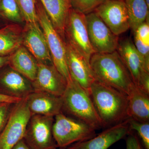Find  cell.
I'll list each match as a JSON object with an SVG mask.
<instances>
[{"label": "cell", "instance_id": "cell-11", "mask_svg": "<svg viewBox=\"0 0 149 149\" xmlns=\"http://www.w3.org/2000/svg\"><path fill=\"white\" fill-rule=\"evenodd\" d=\"M94 12L116 36L130 29L128 12L124 1L106 0Z\"/></svg>", "mask_w": 149, "mask_h": 149}, {"label": "cell", "instance_id": "cell-23", "mask_svg": "<svg viewBox=\"0 0 149 149\" xmlns=\"http://www.w3.org/2000/svg\"><path fill=\"white\" fill-rule=\"evenodd\" d=\"M133 32L134 45L149 68V18L141 24Z\"/></svg>", "mask_w": 149, "mask_h": 149}, {"label": "cell", "instance_id": "cell-31", "mask_svg": "<svg viewBox=\"0 0 149 149\" xmlns=\"http://www.w3.org/2000/svg\"><path fill=\"white\" fill-rule=\"evenodd\" d=\"M12 149H31L25 143L24 139L19 142Z\"/></svg>", "mask_w": 149, "mask_h": 149}, {"label": "cell", "instance_id": "cell-25", "mask_svg": "<svg viewBox=\"0 0 149 149\" xmlns=\"http://www.w3.org/2000/svg\"><path fill=\"white\" fill-rule=\"evenodd\" d=\"M15 1L26 24H35L38 22L36 12V0Z\"/></svg>", "mask_w": 149, "mask_h": 149}, {"label": "cell", "instance_id": "cell-12", "mask_svg": "<svg viewBox=\"0 0 149 149\" xmlns=\"http://www.w3.org/2000/svg\"><path fill=\"white\" fill-rule=\"evenodd\" d=\"M32 83L35 91L46 92L61 97L68 82L53 64L38 62L37 75Z\"/></svg>", "mask_w": 149, "mask_h": 149}, {"label": "cell", "instance_id": "cell-17", "mask_svg": "<svg viewBox=\"0 0 149 149\" xmlns=\"http://www.w3.org/2000/svg\"><path fill=\"white\" fill-rule=\"evenodd\" d=\"M31 114L54 117L62 112V100L58 97L46 93L35 91L25 98Z\"/></svg>", "mask_w": 149, "mask_h": 149}, {"label": "cell", "instance_id": "cell-24", "mask_svg": "<svg viewBox=\"0 0 149 149\" xmlns=\"http://www.w3.org/2000/svg\"><path fill=\"white\" fill-rule=\"evenodd\" d=\"M0 16L14 22L24 20L15 0H0Z\"/></svg>", "mask_w": 149, "mask_h": 149}, {"label": "cell", "instance_id": "cell-6", "mask_svg": "<svg viewBox=\"0 0 149 149\" xmlns=\"http://www.w3.org/2000/svg\"><path fill=\"white\" fill-rule=\"evenodd\" d=\"M134 85L149 94V68L129 37L118 40L116 49Z\"/></svg>", "mask_w": 149, "mask_h": 149}, {"label": "cell", "instance_id": "cell-22", "mask_svg": "<svg viewBox=\"0 0 149 149\" xmlns=\"http://www.w3.org/2000/svg\"><path fill=\"white\" fill-rule=\"evenodd\" d=\"M129 20L130 29L134 32L149 18V8L145 0H124Z\"/></svg>", "mask_w": 149, "mask_h": 149}, {"label": "cell", "instance_id": "cell-9", "mask_svg": "<svg viewBox=\"0 0 149 149\" xmlns=\"http://www.w3.org/2000/svg\"><path fill=\"white\" fill-rule=\"evenodd\" d=\"M65 38L90 63L95 53L91 44L87 28L86 15L71 8L65 24Z\"/></svg>", "mask_w": 149, "mask_h": 149}, {"label": "cell", "instance_id": "cell-20", "mask_svg": "<svg viewBox=\"0 0 149 149\" xmlns=\"http://www.w3.org/2000/svg\"><path fill=\"white\" fill-rule=\"evenodd\" d=\"M11 68L33 82L36 78L38 62L24 47L20 46L10 56Z\"/></svg>", "mask_w": 149, "mask_h": 149}, {"label": "cell", "instance_id": "cell-32", "mask_svg": "<svg viewBox=\"0 0 149 149\" xmlns=\"http://www.w3.org/2000/svg\"><path fill=\"white\" fill-rule=\"evenodd\" d=\"M10 56H0V69L7 64L9 61Z\"/></svg>", "mask_w": 149, "mask_h": 149}, {"label": "cell", "instance_id": "cell-2", "mask_svg": "<svg viewBox=\"0 0 149 149\" xmlns=\"http://www.w3.org/2000/svg\"><path fill=\"white\" fill-rule=\"evenodd\" d=\"M90 64L95 80L128 95L134 85L131 75L117 51L94 53Z\"/></svg>", "mask_w": 149, "mask_h": 149}, {"label": "cell", "instance_id": "cell-10", "mask_svg": "<svg viewBox=\"0 0 149 149\" xmlns=\"http://www.w3.org/2000/svg\"><path fill=\"white\" fill-rule=\"evenodd\" d=\"M85 15L89 39L95 53H110L116 51L118 36L112 32L95 12Z\"/></svg>", "mask_w": 149, "mask_h": 149}, {"label": "cell", "instance_id": "cell-18", "mask_svg": "<svg viewBox=\"0 0 149 149\" xmlns=\"http://www.w3.org/2000/svg\"><path fill=\"white\" fill-rule=\"evenodd\" d=\"M127 96L128 118L139 122H149V94L134 85Z\"/></svg>", "mask_w": 149, "mask_h": 149}, {"label": "cell", "instance_id": "cell-8", "mask_svg": "<svg viewBox=\"0 0 149 149\" xmlns=\"http://www.w3.org/2000/svg\"><path fill=\"white\" fill-rule=\"evenodd\" d=\"M54 117L31 115L23 139L30 149H58L53 134Z\"/></svg>", "mask_w": 149, "mask_h": 149}, {"label": "cell", "instance_id": "cell-19", "mask_svg": "<svg viewBox=\"0 0 149 149\" xmlns=\"http://www.w3.org/2000/svg\"><path fill=\"white\" fill-rule=\"evenodd\" d=\"M54 27L65 39V27L71 8L70 0H39Z\"/></svg>", "mask_w": 149, "mask_h": 149}, {"label": "cell", "instance_id": "cell-13", "mask_svg": "<svg viewBox=\"0 0 149 149\" xmlns=\"http://www.w3.org/2000/svg\"><path fill=\"white\" fill-rule=\"evenodd\" d=\"M128 118L107 128L92 139L70 145L66 149H107L130 133Z\"/></svg>", "mask_w": 149, "mask_h": 149}, {"label": "cell", "instance_id": "cell-28", "mask_svg": "<svg viewBox=\"0 0 149 149\" xmlns=\"http://www.w3.org/2000/svg\"><path fill=\"white\" fill-rule=\"evenodd\" d=\"M15 104L0 102V134L5 127Z\"/></svg>", "mask_w": 149, "mask_h": 149}, {"label": "cell", "instance_id": "cell-33", "mask_svg": "<svg viewBox=\"0 0 149 149\" xmlns=\"http://www.w3.org/2000/svg\"><path fill=\"white\" fill-rule=\"evenodd\" d=\"M146 1V3L148 8H149V0H145Z\"/></svg>", "mask_w": 149, "mask_h": 149}, {"label": "cell", "instance_id": "cell-21", "mask_svg": "<svg viewBox=\"0 0 149 149\" xmlns=\"http://www.w3.org/2000/svg\"><path fill=\"white\" fill-rule=\"evenodd\" d=\"M22 43V35L17 26L8 25L0 29V56L13 53Z\"/></svg>", "mask_w": 149, "mask_h": 149}, {"label": "cell", "instance_id": "cell-29", "mask_svg": "<svg viewBox=\"0 0 149 149\" xmlns=\"http://www.w3.org/2000/svg\"><path fill=\"white\" fill-rule=\"evenodd\" d=\"M126 139V149H142L137 136L133 134H128Z\"/></svg>", "mask_w": 149, "mask_h": 149}, {"label": "cell", "instance_id": "cell-35", "mask_svg": "<svg viewBox=\"0 0 149 149\" xmlns=\"http://www.w3.org/2000/svg\"><path fill=\"white\" fill-rule=\"evenodd\" d=\"M123 1H124V0H123Z\"/></svg>", "mask_w": 149, "mask_h": 149}, {"label": "cell", "instance_id": "cell-30", "mask_svg": "<svg viewBox=\"0 0 149 149\" xmlns=\"http://www.w3.org/2000/svg\"><path fill=\"white\" fill-rule=\"evenodd\" d=\"M21 100L0 93V102H7L16 103Z\"/></svg>", "mask_w": 149, "mask_h": 149}, {"label": "cell", "instance_id": "cell-16", "mask_svg": "<svg viewBox=\"0 0 149 149\" xmlns=\"http://www.w3.org/2000/svg\"><path fill=\"white\" fill-rule=\"evenodd\" d=\"M34 91L32 82L10 67L0 76V93L22 100Z\"/></svg>", "mask_w": 149, "mask_h": 149}, {"label": "cell", "instance_id": "cell-7", "mask_svg": "<svg viewBox=\"0 0 149 149\" xmlns=\"http://www.w3.org/2000/svg\"><path fill=\"white\" fill-rule=\"evenodd\" d=\"M31 115L25 98L15 104L8 121L0 134V149H12L24 139Z\"/></svg>", "mask_w": 149, "mask_h": 149}, {"label": "cell", "instance_id": "cell-15", "mask_svg": "<svg viewBox=\"0 0 149 149\" xmlns=\"http://www.w3.org/2000/svg\"><path fill=\"white\" fill-rule=\"evenodd\" d=\"M22 43L38 63H52L45 37L38 22L27 24Z\"/></svg>", "mask_w": 149, "mask_h": 149}, {"label": "cell", "instance_id": "cell-1", "mask_svg": "<svg viewBox=\"0 0 149 149\" xmlns=\"http://www.w3.org/2000/svg\"><path fill=\"white\" fill-rule=\"evenodd\" d=\"M103 128L128 119L127 96L118 90L95 80L89 92Z\"/></svg>", "mask_w": 149, "mask_h": 149}, {"label": "cell", "instance_id": "cell-3", "mask_svg": "<svg viewBox=\"0 0 149 149\" xmlns=\"http://www.w3.org/2000/svg\"><path fill=\"white\" fill-rule=\"evenodd\" d=\"M61 98L62 112L95 130L103 128L90 94L71 77Z\"/></svg>", "mask_w": 149, "mask_h": 149}, {"label": "cell", "instance_id": "cell-26", "mask_svg": "<svg viewBox=\"0 0 149 149\" xmlns=\"http://www.w3.org/2000/svg\"><path fill=\"white\" fill-rule=\"evenodd\" d=\"M106 0H70L71 8L85 15L93 12Z\"/></svg>", "mask_w": 149, "mask_h": 149}, {"label": "cell", "instance_id": "cell-4", "mask_svg": "<svg viewBox=\"0 0 149 149\" xmlns=\"http://www.w3.org/2000/svg\"><path fill=\"white\" fill-rule=\"evenodd\" d=\"M36 8L37 20L45 37L52 64L68 82L71 77L67 65L66 43L54 27L39 0H36Z\"/></svg>", "mask_w": 149, "mask_h": 149}, {"label": "cell", "instance_id": "cell-5", "mask_svg": "<svg viewBox=\"0 0 149 149\" xmlns=\"http://www.w3.org/2000/svg\"><path fill=\"white\" fill-rule=\"evenodd\" d=\"M53 134L58 148L65 149L77 142L96 136V130L89 125L63 112L54 117Z\"/></svg>", "mask_w": 149, "mask_h": 149}, {"label": "cell", "instance_id": "cell-14", "mask_svg": "<svg viewBox=\"0 0 149 149\" xmlns=\"http://www.w3.org/2000/svg\"><path fill=\"white\" fill-rule=\"evenodd\" d=\"M65 43L67 65L70 77L89 93L95 80L90 63L69 43Z\"/></svg>", "mask_w": 149, "mask_h": 149}, {"label": "cell", "instance_id": "cell-34", "mask_svg": "<svg viewBox=\"0 0 149 149\" xmlns=\"http://www.w3.org/2000/svg\"><path fill=\"white\" fill-rule=\"evenodd\" d=\"M59 149H62V148H59Z\"/></svg>", "mask_w": 149, "mask_h": 149}, {"label": "cell", "instance_id": "cell-27", "mask_svg": "<svg viewBox=\"0 0 149 149\" xmlns=\"http://www.w3.org/2000/svg\"><path fill=\"white\" fill-rule=\"evenodd\" d=\"M128 124L130 130H135L138 133L145 148L149 149V122H139L128 118Z\"/></svg>", "mask_w": 149, "mask_h": 149}]
</instances>
